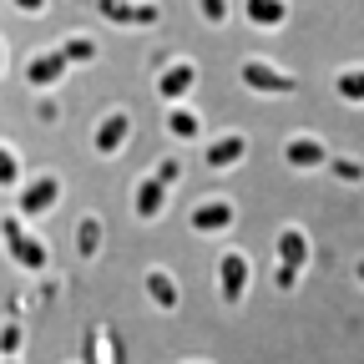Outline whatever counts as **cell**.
I'll return each mask as SVG.
<instances>
[{
  "label": "cell",
  "mask_w": 364,
  "mask_h": 364,
  "mask_svg": "<svg viewBox=\"0 0 364 364\" xmlns=\"http://www.w3.org/2000/svg\"><path fill=\"white\" fill-rule=\"evenodd\" d=\"M0 243H6L11 263H21L26 273H41L46 263H51V248L41 243L36 228H26V218H21V213H6V218H0Z\"/></svg>",
  "instance_id": "obj_1"
},
{
  "label": "cell",
  "mask_w": 364,
  "mask_h": 364,
  "mask_svg": "<svg viewBox=\"0 0 364 364\" xmlns=\"http://www.w3.org/2000/svg\"><path fill=\"white\" fill-rule=\"evenodd\" d=\"M238 76H243L248 91H268V97H289V91H299V76L284 71V66H273L268 56H248L238 66Z\"/></svg>",
  "instance_id": "obj_2"
},
{
  "label": "cell",
  "mask_w": 364,
  "mask_h": 364,
  "mask_svg": "<svg viewBox=\"0 0 364 364\" xmlns=\"http://www.w3.org/2000/svg\"><path fill=\"white\" fill-rule=\"evenodd\" d=\"M309 263V233L299 223H284L279 228V289H294V279H299V268Z\"/></svg>",
  "instance_id": "obj_3"
},
{
  "label": "cell",
  "mask_w": 364,
  "mask_h": 364,
  "mask_svg": "<svg viewBox=\"0 0 364 364\" xmlns=\"http://www.w3.org/2000/svg\"><path fill=\"white\" fill-rule=\"evenodd\" d=\"M56 203H61V177L56 172H36L31 182H21V193H16V213L21 218H41Z\"/></svg>",
  "instance_id": "obj_4"
},
{
  "label": "cell",
  "mask_w": 364,
  "mask_h": 364,
  "mask_svg": "<svg viewBox=\"0 0 364 364\" xmlns=\"http://www.w3.org/2000/svg\"><path fill=\"white\" fill-rule=\"evenodd\" d=\"M127 142H132V112H107L97 127H91V152L97 157H122L127 152Z\"/></svg>",
  "instance_id": "obj_5"
},
{
  "label": "cell",
  "mask_w": 364,
  "mask_h": 364,
  "mask_svg": "<svg viewBox=\"0 0 364 364\" xmlns=\"http://www.w3.org/2000/svg\"><path fill=\"white\" fill-rule=\"evenodd\" d=\"M248 279H253V263H248V253L228 248V253L218 258V294H223V304H243Z\"/></svg>",
  "instance_id": "obj_6"
},
{
  "label": "cell",
  "mask_w": 364,
  "mask_h": 364,
  "mask_svg": "<svg viewBox=\"0 0 364 364\" xmlns=\"http://www.w3.org/2000/svg\"><path fill=\"white\" fill-rule=\"evenodd\" d=\"M152 86H157V97H162L167 107H177V102H188V91L198 86V66H193L188 56H172V61L157 71Z\"/></svg>",
  "instance_id": "obj_7"
},
{
  "label": "cell",
  "mask_w": 364,
  "mask_h": 364,
  "mask_svg": "<svg viewBox=\"0 0 364 364\" xmlns=\"http://www.w3.org/2000/svg\"><path fill=\"white\" fill-rule=\"evenodd\" d=\"M233 218H238L233 198H203V203H193V208H188V223H193V233H203V238H213V233H228V228H233Z\"/></svg>",
  "instance_id": "obj_8"
},
{
  "label": "cell",
  "mask_w": 364,
  "mask_h": 364,
  "mask_svg": "<svg viewBox=\"0 0 364 364\" xmlns=\"http://www.w3.org/2000/svg\"><path fill=\"white\" fill-rule=\"evenodd\" d=\"M284 162L299 167V172H309V167H324V162H334V157H329V142H324L318 132H294L289 142H284Z\"/></svg>",
  "instance_id": "obj_9"
},
{
  "label": "cell",
  "mask_w": 364,
  "mask_h": 364,
  "mask_svg": "<svg viewBox=\"0 0 364 364\" xmlns=\"http://www.w3.org/2000/svg\"><path fill=\"white\" fill-rule=\"evenodd\" d=\"M167 182L157 177V172H147V177H136V188H132V213L142 218V223H157L162 218V208H167Z\"/></svg>",
  "instance_id": "obj_10"
},
{
  "label": "cell",
  "mask_w": 364,
  "mask_h": 364,
  "mask_svg": "<svg viewBox=\"0 0 364 364\" xmlns=\"http://www.w3.org/2000/svg\"><path fill=\"white\" fill-rule=\"evenodd\" d=\"M66 51H61V46H46V51H36L31 61H26V81L36 86V91H51L61 76H66Z\"/></svg>",
  "instance_id": "obj_11"
},
{
  "label": "cell",
  "mask_w": 364,
  "mask_h": 364,
  "mask_svg": "<svg viewBox=\"0 0 364 364\" xmlns=\"http://www.w3.org/2000/svg\"><path fill=\"white\" fill-rule=\"evenodd\" d=\"M243 157H248V136H243V132L208 136V147H203V162H208L213 172H223V167H238Z\"/></svg>",
  "instance_id": "obj_12"
},
{
  "label": "cell",
  "mask_w": 364,
  "mask_h": 364,
  "mask_svg": "<svg viewBox=\"0 0 364 364\" xmlns=\"http://www.w3.org/2000/svg\"><path fill=\"white\" fill-rule=\"evenodd\" d=\"M167 136L172 142H203V132H208V122H203V112L198 107H188V102H177V107H167Z\"/></svg>",
  "instance_id": "obj_13"
},
{
  "label": "cell",
  "mask_w": 364,
  "mask_h": 364,
  "mask_svg": "<svg viewBox=\"0 0 364 364\" xmlns=\"http://www.w3.org/2000/svg\"><path fill=\"white\" fill-rule=\"evenodd\" d=\"M243 21L253 31H284L289 26V0H243Z\"/></svg>",
  "instance_id": "obj_14"
},
{
  "label": "cell",
  "mask_w": 364,
  "mask_h": 364,
  "mask_svg": "<svg viewBox=\"0 0 364 364\" xmlns=\"http://www.w3.org/2000/svg\"><path fill=\"white\" fill-rule=\"evenodd\" d=\"M107 21H117V26H152L157 21V6L147 0V6H132V0H102L97 6Z\"/></svg>",
  "instance_id": "obj_15"
},
{
  "label": "cell",
  "mask_w": 364,
  "mask_h": 364,
  "mask_svg": "<svg viewBox=\"0 0 364 364\" xmlns=\"http://www.w3.org/2000/svg\"><path fill=\"white\" fill-rule=\"evenodd\" d=\"M147 299H152V309H162V314L177 309V284H172L167 268H147Z\"/></svg>",
  "instance_id": "obj_16"
},
{
  "label": "cell",
  "mask_w": 364,
  "mask_h": 364,
  "mask_svg": "<svg viewBox=\"0 0 364 364\" xmlns=\"http://www.w3.org/2000/svg\"><path fill=\"white\" fill-rule=\"evenodd\" d=\"M86 359H91V364H122V349H117V334L97 324V329H91V334H86Z\"/></svg>",
  "instance_id": "obj_17"
},
{
  "label": "cell",
  "mask_w": 364,
  "mask_h": 364,
  "mask_svg": "<svg viewBox=\"0 0 364 364\" xmlns=\"http://www.w3.org/2000/svg\"><path fill=\"white\" fill-rule=\"evenodd\" d=\"M21 182H26V162H21V152H16L11 142H0V188L21 193Z\"/></svg>",
  "instance_id": "obj_18"
},
{
  "label": "cell",
  "mask_w": 364,
  "mask_h": 364,
  "mask_svg": "<svg viewBox=\"0 0 364 364\" xmlns=\"http://www.w3.org/2000/svg\"><path fill=\"white\" fill-rule=\"evenodd\" d=\"M97 248H102V218L86 213V218L76 223V253H81V258H97Z\"/></svg>",
  "instance_id": "obj_19"
},
{
  "label": "cell",
  "mask_w": 364,
  "mask_h": 364,
  "mask_svg": "<svg viewBox=\"0 0 364 364\" xmlns=\"http://www.w3.org/2000/svg\"><path fill=\"white\" fill-rule=\"evenodd\" d=\"M61 51L71 66H86V61H97V41H86V36H66L61 41Z\"/></svg>",
  "instance_id": "obj_20"
},
{
  "label": "cell",
  "mask_w": 364,
  "mask_h": 364,
  "mask_svg": "<svg viewBox=\"0 0 364 364\" xmlns=\"http://www.w3.org/2000/svg\"><path fill=\"white\" fill-rule=\"evenodd\" d=\"M334 91H339V97H349V102H364V71H339Z\"/></svg>",
  "instance_id": "obj_21"
},
{
  "label": "cell",
  "mask_w": 364,
  "mask_h": 364,
  "mask_svg": "<svg viewBox=\"0 0 364 364\" xmlns=\"http://www.w3.org/2000/svg\"><path fill=\"white\" fill-rule=\"evenodd\" d=\"M329 172H334L339 182H364V162H359V157H334Z\"/></svg>",
  "instance_id": "obj_22"
},
{
  "label": "cell",
  "mask_w": 364,
  "mask_h": 364,
  "mask_svg": "<svg viewBox=\"0 0 364 364\" xmlns=\"http://www.w3.org/2000/svg\"><path fill=\"white\" fill-rule=\"evenodd\" d=\"M0 359H21V324H16V318L0 329Z\"/></svg>",
  "instance_id": "obj_23"
},
{
  "label": "cell",
  "mask_w": 364,
  "mask_h": 364,
  "mask_svg": "<svg viewBox=\"0 0 364 364\" xmlns=\"http://www.w3.org/2000/svg\"><path fill=\"white\" fill-rule=\"evenodd\" d=\"M198 11H203L208 26H223L228 21V0H198Z\"/></svg>",
  "instance_id": "obj_24"
},
{
  "label": "cell",
  "mask_w": 364,
  "mask_h": 364,
  "mask_svg": "<svg viewBox=\"0 0 364 364\" xmlns=\"http://www.w3.org/2000/svg\"><path fill=\"white\" fill-rule=\"evenodd\" d=\"M152 172H157V177H162V182H167V188H172V182H177V177H182V157H162V162H157V167H152Z\"/></svg>",
  "instance_id": "obj_25"
},
{
  "label": "cell",
  "mask_w": 364,
  "mask_h": 364,
  "mask_svg": "<svg viewBox=\"0 0 364 364\" xmlns=\"http://www.w3.org/2000/svg\"><path fill=\"white\" fill-rule=\"evenodd\" d=\"M16 6H21V11H41V6H46V0H16Z\"/></svg>",
  "instance_id": "obj_26"
},
{
  "label": "cell",
  "mask_w": 364,
  "mask_h": 364,
  "mask_svg": "<svg viewBox=\"0 0 364 364\" xmlns=\"http://www.w3.org/2000/svg\"><path fill=\"white\" fill-rule=\"evenodd\" d=\"M354 273H359V284H364V258H359V263H354Z\"/></svg>",
  "instance_id": "obj_27"
},
{
  "label": "cell",
  "mask_w": 364,
  "mask_h": 364,
  "mask_svg": "<svg viewBox=\"0 0 364 364\" xmlns=\"http://www.w3.org/2000/svg\"><path fill=\"white\" fill-rule=\"evenodd\" d=\"M0 71H6V41H0Z\"/></svg>",
  "instance_id": "obj_28"
},
{
  "label": "cell",
  "mask_w": 364,
  "mask_h": 364,
  "mask_svg": "<svg viewBox=\"0 0 364 364\" xmlns=\"http://www.w3.org/2000/svg\"><path fill=\"white\" fill-rule=\"evenodd\" d=\"M0 364H21V359H0Z\"/></svg>",
  "instance_id": "obj_29"
},
{
  "label": "cell",
  "mask_w": 364,
  "mask_h": 364,
  "mask_svg": "<svg viewBox=\"0 0 364 364\" xmlns=\"http://www.w3.org/2000/svg\"><path fill=\"white\" fill-rule=\"evenodd\" d=\"M193 364H198V359H193Z\"/></svg>",
  "instance_id": "obj_30"
}]
</instances>
